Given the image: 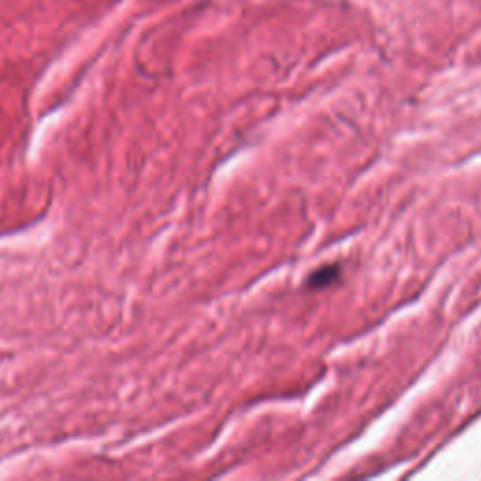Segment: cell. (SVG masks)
<instances>
[{
  "label": "cell",
  "instance_id": "1",
  "mask_svg": "<svg viewBox=\"0 0 481 481\" xmlns=\"http://www.w3.org/2000/svg\"><path fill=\"white\" fill-rule=\"evenodd\" d=\"M337 269H320L316 275L313 277V280H310V284L313 286H324V284H327L331 280V278L337 277V273H335Z\"/></svg>",
  "mask_w": 481,
  "mask_h": 481
}]
</instances>
